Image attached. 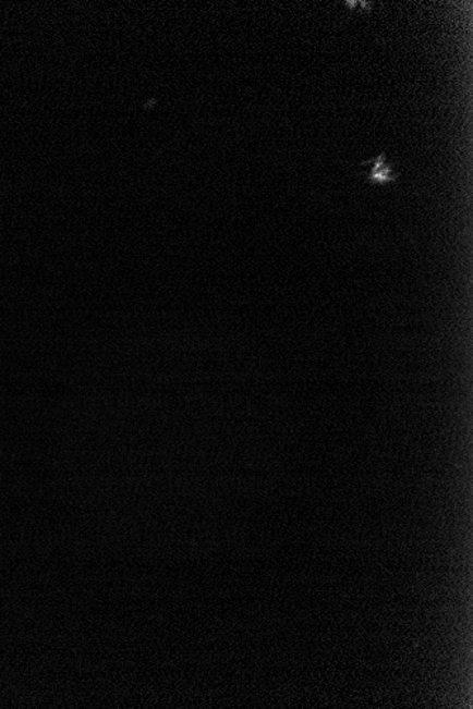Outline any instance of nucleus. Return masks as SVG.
Returning <instances> with one entry per match:
<instances>
[{"label": "nucleus", "mask_w": 473, "mask_h": 709, "mask_svg": "<svg viewBox=\"0 0 473 709\" xmlns=\"http://www.w3.org/2000/svg\"><path fill=\"white\" fill-rule=\"evenodd\" d=\"M361 164H372V170L367 174V181L372 184H387L397 182L399 174L395 173L390 163H387V155H378L377 158L366 160Z\"/></svg>", "instance_id": "f257e3e1"}]
</instances>
